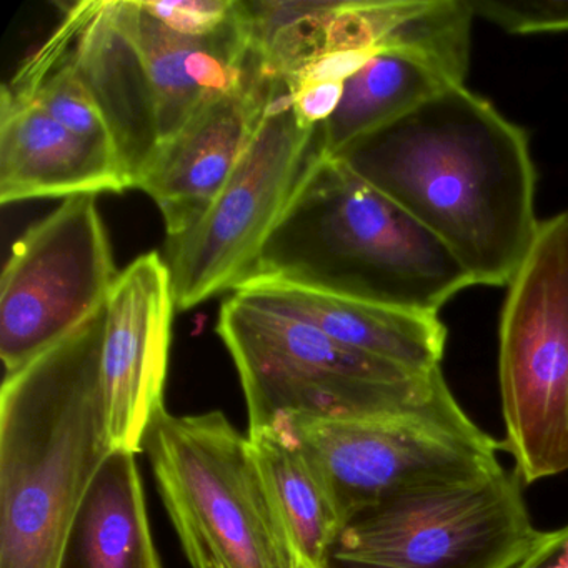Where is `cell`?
Instances as JSON below:
<instances>
[{
    "label": "cell",
    "mask_w": 568,
    "mask_h": 568,
    "mask_svg": "<svg viewBox=\"0 0 568 568\" xmlns=\"http://www.w3.org/2000/svg\"><path fill=\"white\" fill-rule=\"evenodd\" d=\"M335 159L432 232L475 285L510 284L534 244L540 222L527 135L465 85Z\"/></svg>",
    "instance_id": "1"
},
{
    "label": "cell",
    "mask_w": 568,
    "mask_h": 568,
    "mask_svg": "<svg viewBox=\"0 0 568 568\" xmlns=\"http://www.w3.org/2000/svg\"><path fill=\"white\" fill-rule=\"evenodd\" d=\"M102 305L0 392V568H58L75 511L114 450Z\"/></svg>",
    "instance_id": "2"
},
{
    "label": "cell",
    "mask_w": 568,
    "mask_h": 568,
    "mask_svg": "<svg viewBox=\"0 0 568 568\" xmlns=\"http://www.w3.org/2000/svg\"><path fill=\"white\" fill-rule=\"evenodd\" d=\"M251 278L427 315L475 285L420 222L341 159L324 155L305 171Z\"/></svg>",
    "instance_id": "3"
},
{
    "label": "cell",
    "mask_w": 568,
    "mask_h": 568,
    "mask_svg": "<svg viewBox=\"0 0 568 568\" xmlns=\"http://www.w3.org/2000/svg\"><path fill=\"white\" fill-rule=\"evenodd\" d=\"M215 331L244 390L247 432L291 414L325 418L465 414L440 368L412 371L365 354L239 295L225 298Z\"/></svg>",
    "instance_id": "4"
},
{
    "label": "cell",
    "mask_w": 568,
    "mask_h": 568,
    "mask_svg": "<svg viewBox=\"0 0 568 568\" xmlns=\"http://www.w3.org/2000/svg\"><path fill=\"white\" fill-rule=\"evenodd\" d=\"M142 450L192 568H301L247 435L222 412L162 408Z\"/></svg>",
    "instance_id": "5"
},
{
    "label": "cell",
    "mask_w": 568,
    "mask_h": 568,
    "mask_svg": "<svg viewBox=\"0 0 568 568\" xmlns=\"http://www.w3.org/2000/svg\"><path fill=\"white\" fill-rule=\"evenodd\" d=\"M507 287L498 335L501 450L530 485L568 471V209L540 222Z\"/></svg>",
    "instance_id": "6"
},
{
    "label": "cell",
    "mask_w": 568,
    "mask_h": 568,
    "mask_svg": "<svg viewBox=\"0 0 568 568\" xmlns=\"http://www.w3.org/2000/svg\"><path fill=\"white\" fill-rule=\"evenodd\" d=\"M524 488L501 465L388 498L344 525L327 568H514L540 535Z\"/></svg>",
    "instance_id": "7"
},
{
    "label": "cell",
    "mask_w": 568,
    "mask_h": 568,
    "mask_svg": "<svg viewBox=\"0 0 568 568\" xmlns=\"http://www.w3.org/2000/svg\"><path fill=\"white\" fill-rule=\"evenodd\" d=\"M317 135L318 128L295 114L287 82L274 79L267 111L221 194L191 231L165 242L178 311H192L247 281L305 171L321 155Z\"/></svg>",
    "instance_id": "8"
},
{
    "label": "cell",
    "mask_w": 568,
    "mask_h": 568,
    "mask_svg": "<svg viewBox=\"0 0 568 568\" xmlns=\"http://www.w3.org/2000/svg\"><path fill=\"white\" fill-rule=\"evenodd\" d=\"M278 418L321 478L342 525L405 491L477 477L504 465L498 458L501 442L467 414Z\"/></svg>",
    "instance_id": "9"
},
{
    "label": "cell",
    "mask_w": 568,
    "mask_h": 568,
    "mask_svg": "<svg viewBox=\"0 0 568 568\" xmlns=\"http://www.w3.org/2000/svg\"><path fill=\"white\" fill-rule=\"evenodd\" d=\"M121 272L95 195L64 199L12 247L0 278V358L16 374L68 337Z\"/></svg>",
    "instance_id": "10"
},
{
    "label": "cell",
    "mask_w": 568,
    "mask_h": 568,
    "mask_svg": "<svg viewBox=\"0 0 568 568\" xmlns=\"http://www.w3.org/2000/svg\"><path fill=\"white\" fill-rule=\"evenodd\" d=\"M474 12L467 0H417L394 38L344 82L341 102L318 125V152L337 158L448 89L470 68Z\"/></svg>",
    "instance_id": "11"
},
{
    "label": "cell",
    "mask_w": 568,
    "mask_h": 568,
    "mask_svg": "<svg viewBox=\"0 0 568 568\" xmlns=\"http://www.w3.org/2000/svg\"><path fill=\"white\" fill-rule=\"evenodd\" d=\"M175 311L171 272L158 252L129 264L102 304V375L115 448L139 454L152 418L165 408Z\"/></svg>",
    "instance_id": "12"
},
{
    "label": "cell",
    "mask_w": 568,
    "mask_h": 568,
    "mask_svg": "<svg viewBox=\"0 0 568 568\" xmlns=\"http://www.w3.org/2000/svg\"><path fill=\"white\" fill-rule=\"evenodd\" d=\"M272 85L257 61L241 85L207 102L159 152L138 189L162 212L168 237L191 231L221 194L267 111Z\"/></svg>",
    "instance_id": "13"
},
{
    "label": "cell",
    "mask_w": 568,
    "mask_h": 568,
    "mask_svg": "<svg viewBox=\"0 0 568 568\" xmlns=\"http://www.w3.org/2000/svg\"><path fill=\"white\" fill-rule=\"evenodd\" d=\"M131 189L118 155L59 124L31 99L0 94V202Z\"/></svg>",
    "instance_id": "14"
},
{
    "label": "cell",
    "mask_w": 568,
    "mask_h": 568,
    "mask_svg": "<svg viewBox=\"0 0 568 568\" xmlns=\"http://www.w3.org/2000/svg\"><path fill=\"white\" fill-rule=\"evenodd\" d=\"M235 295L287 317L311 324L341 344L418 372L440 368L447 328L438 315L418 314L325 292L251 278Z\"/></svg>",
    "instance_id": "15"
},
{
    "label": "cell",
    "mask_w": 568,
    "mask_h": 568,
    "mask_svg": "<svg viewBox=\"0 0 568 568\" xmlns=\"http://www.w3.org/2000/svg\"><path fill=\"white\" fill-rule=\"evenodd\" d=\"M135 452L114 448L82 498L58 568H162Z\"/></svg>",
    "instance_id": "16"
},
{
    "label": "cell",
    "mask_w": 568,
    "mask_h": 568,
    "mask_svg": "<svg viewBox=\"0 0 568 568\" xmlns=\"http://www.w3.org/2000/svg\"><path fill=\"white\" fill-rule=\"evenodd\" d=\"M268 500L301 568H327L342 520L282 418L247 432Z\"/></svg>",
    "instance_id": "17"
},
{
    "label": "cell",
    "mask_w": 568,
    "mask_h": 568,
    "mask_svg": "<svg viewBox=\"0 0 568 568\" xmlns=\"http://www.w3.org/2000/svg\"><path fill=\"white\" fill-rule=\"evenodd\" d=\"M149 14L184 38L217 41L247 34L244 0H142Z\"/></svg>",
    "instance_id": "18"
},
{
    "label": "cell",
    "mask_w": 568,
    "mask_h": 568,
    "mask_svg": "<svg viewBox=\"0 0 568 568\" xmlns=\"http://www.w3.org/2000/svg\"><path fill=\"white\" fill-rule=\"evenodd\" d=\"M475 19L515 36L568 32V0H467Z\"/></svg>",
    "instance_id": "19"
},
{
    "label": "cell",
    "mask_w": 568,
    "mask_h": 568,
    "mask_svg": "<svg viewBox=\"0 0 568 568\" xmlns=\"http://www.w3.org/2000/svg\"><path fill=\"white\" fill-rule=\"evenodd\" d=\"M514 568H568V524L540 531L534 547Z\"/></svg>",
    "instance_id": "20"
}]
</instances>
